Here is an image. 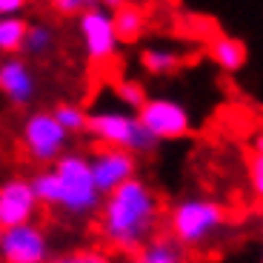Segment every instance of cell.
I'll return each mask as SVG.
<instances>
[{
    "instance_id": "cell-17",
    "label": "cell",
    "mask_w": 263,
    "mask_h": 263,
    "mask_svg": "<svg viewBox=\"0 0 263 263\" xmlns=\"http://www.w3.org/2000/svg\"><path fill=\"white\" fill-rule=\"evenodd\" d=\"M54 29L49 26V23H43V20H37V23H29L26 29V40H23V54H29V58H43V54H49L54 49Z\"/></svg>"
},
{
    "instance_id": "cell-19",
    "label": "cell",
    "mask_w": 263,
    "mask_h": 263,
    "mask_svg": "<svg viewBox=\"0 0 263 263\" xmlns=\"http://www.w3.org/2000/svg\"><path fill=\"white\" fill-rule=\"evenodd\" d=\"M115 98H118L120 106H126V112H138L149 95H146L143 83L138 78H120L115 83Z\"/></svg>"
},
{
    "instance_id": "cell-7",
    "label": "cell",
    "mask_w": 263,
    "mask_h": 263,
    "mask_svg": "<svg viewBox=\"0 0 263 263\" xmlns=\"http://www.w3.org/2000/svg\"><path fill=\"white\" fill-rule=\"evenodd\" d=\"M78 34H80V46H83L86 58L92 63H109L112 58H118L120 40L112 26V9L89 3L78 14Z\"/></svg>"
},
{
    "instance_id": "cell-14",
    "label": "cell",
    "mask_w": 263,
    "mask_h": 263,
    "mask_svg": "<svg viewBox=\"0 0 263 263\" xmlns=\"http://www.w3.org/2000/svg\"><path fill=\"white\" fill-rule=\"evenodd\" d=\"M183 63L178 49L172 46H163V43H155V46H146L140 52V66H143V72L152 74V78H169L175 74Z\"/></svg>"
},
{
    "instance_id": "cell-1",
    "label": "cell",
    "mask_w": 263,
    "mask_h": 263,
    "mask_svg": "<svg viewBox=\"0 0 263 263\" xmlns=\"http://www.w3.org/2000/svg\"><path fill=\"white\" fill-rule=\"evenodd\" d=\"M100 237L118 252L135 255L152 237L160 223V197L143 178H132L100 200Z\"/></svg>"
},
{
    "instance_id": "cell-5",
    "label": "cell",
    "mask_w": 263,
    "mask_h": 263,
    "mask_svg": "<svg viewBox=\"0 0 263 263\" xmlns=\"http://www.w3.org/2000/svg\"><path fill=\"white\" fill-rule=\"evenodd\" d=\"M20 143L26 149L29 160H34V163H40L46 169V166H52L54 160L69 152V135L58 126L52 112L34 109L20 123Z\"/></svg>"
},
{
    "instance_id": "cell-10",
    "label": "cell",
    "mask_w": 263,
    "mask_h": 263,
    "mask_svg": "<svg viewBox=\"0 0 263 263\" xmlns=\"http://www.w3.org/2000/svg\"><path fill=\"white\" fill-rule=\"evenodd\" d=\"M40 203L29 178H6L0 183V232L23 223H34Z\"/></svg>"
},
{
    "instance_id": "cell-9",
    "label": "cell",
    "mask_w": 263,
    "mask_h": 263,
    "mask_svg": "<svg viewBox=\"0 0 263 263\" xmlns=\"http://www.w3.org/2000/svg\"><path fill=\"white\" fill-rule=\"evenodd\" d=\"M86 160H89V172L100 195H109L118 186L129 183L132 178H138V158L123 149L98 146L92 155H86Z\"/></svg>"
},
{
    "instance_id": "cell-2",
    "label": "cell",
    "mask_w": 263,
    "mask_h": 263,
    "mask_svg": "<svg viewBox=\"0 0 263 263\" xmlns=\"http://www.w3.org/2000/svg\"><path fill=\"white\" fill-rule=\"evenodd\" d=\"M229 220V212L223 203H217L212 197H200V195H189L180 197L178 203L169 209V235L172 240L183 249H200L220 235V229Z\"/></svg>"
},
{
    "instance_id": "cell-11",
    "label": "cell",
    "mask_w": 263,
    "mask_h": 263,
    "mask_svg": "<svg viewBox=\"0 0 263 263\" xmlns=\"http://www.w3.org/2000/svg\"><path fill=\"white\" fill-rule=\"evenodd\" d=\"M40 92L34 69L20 58H3L0 60V95L14 106L34 103Z\"/></svg>"
},
{
    "instance_id": "cell-15",
    "label": "cell",
    "mask_w": 263,
    "mask_h": 263,
    "mask_svg": "<svg viewBox=\"0 0 263 263\" xmlns=\"http://www.w3.org/2000/svg\"><path fill=\"white\" fill-rule=\"evenodd\" d=\"M29 20L23 14L14 17H0V54L3 58H17L23 52V40H26Z\"/></svg>"
},
{
    "instance_id": "cell-22",
    "label": "cell",
    "mask_w": 263,
    "mask_h": 263,
    "mask_svg": "<svg viewBox=\"0 0 263 263\" xmlns=\"http://www.w3.org/2000/svg\"><path fill=\"white\" fill-rule=\"evenodd\" d=\"M246 172H249L252 195L260 197L263 195V140H260V135L255 138V149H252L249 160H246Z\"/></svg>"
},
{
    "instance_id": "cell-16",
    "label": "cell",
    "mask_w": 263,
    "mask_h": 263,
    "mask_svg": "<svg viewBox=\"0 0 263 263\" xmlns=\"http://www.w3.org/2000/svg\"><path fill=\"white\" fill-rule=\"evenodd\" d=\"M138 263H183V249L172 237H152L138 252Z\"/></svg>"
},
{
    "instance_id": "cell-20",
    "label": "cell",
    "mask_w": 263,
    "mask_h": 263,
    "mask_svg": "<svg viewBox=\"0 0 263 263\" xmlns=\"http://www.w3.org/2000/svg\"><path fill=\"white\" fill-rule=\"evenodd\" d=\"M29 183H32V192H34L40 206H52V209L58 206V180H54L52 166H46V169H40L37 175H32Z\"/></svg>"
},
{
    "instance_id": "cell-24",
    "label": "cell",
    "mask_w": 263,
    "mask_h": 263,
    "mask_svg": "<svg viewBox=\"0 0 263 263\" xmlns=\"http://www.w3.org/2000/svg\"><path fill=\"white\" fill-rule=\"evenodd\" d=\"M26 9L23 0H0V17H14Z\"/></svg>"
},
{
    "instance_id": "cell-6",
    "label": "cell",
    "mask_w": 263,
    "mask_h": 263,
    "mask_svg": "<svg viewBox=\"0 0 263 263\" xmlns=\"http://www.w3.org/2000/svg\"><path fill=\"white\" fill-rule=\"evenodd\" d=\"M135 115H138L143 132L155 143H160V140H180L192 132V112L186 109V103H180L175 98H163V95L146 98L143 106Z\"/></svg>"
},
{
    "instance_id": "cell-18",
    "label": "cell",
    "mask_w": 263,
    "mask_h": 263,
    "mask_svg": "<svg viewBox=\"0 0 263 263\" xmlns=\"http://www.w3.org/2000/svg\"><path fill=\"white\" fill-rule=\"evenodd\" d=\"M86 109L80 103H72V100H60L58 106L52 109V118L58 120V126L72 138L78 132H86Z\"/></svg>"
},
{
    "instance_id": "cell-3",
    "label": "cell",
    "mask_w": 263,
    "mask_h": 263,
    "mask_svg": "<svg viewBox=\"0 0 263 263\" xmlns=\"http://www.w3.org/2000/svg\"><path fill=\"white\" fill-rule=\"evenodd\" d=\"M54 180H58V206L54 209L66 212L72 217H86L98 212L103 195L98 192L89 172V160L83 152H66L63 158H58L52 163Z\"/></svg>"
},
{
    "instance_id": "cell-12",
    "label": "cell",
    "mask_w": 263,
    "mask_h": 263,
    "mask_svg": "<svg viewBox=\"0 0 263 263\" xmlns=\"http://www.w3.org/2000/svg\"><path fill=\"white\" fill-rule=\"evenodd\" d=\"M206 52H209L212 63L226 74L240 72L246 66V60H249V46L240 37H235V34H215L209 40V49Z\"/></svg>"
},
{
    "instance_id": "cell-21",
    "label": "cell",
    "mask_w": 263,
    "mask_h": 263,
    "mask_svg": "<svg viewBox=\"0 0 263 263\" xmlns=\"http://www.w3.org/2000/svg\"><path fill=\"white\" fill-rule=\"evenodd\" d=\"M49 263H115V257L106 249L86 246V249H69V252H60V255H52Z\"/></svg>"
},
{
    "instance_id": "cell-8",
    "label": "cell",
    "mask_w": 263,
    "mask_h": 263,
    "mask_svg": "<svg viewBox=\"0 0 263 263\" xmlns=\"http://www.w3.org/2000/svg\"><path fill=\"white\" fill-rule=\"evenodd\" d=\"M52 240L40 223H23L0 232V260L3 263H49Z\"/></svg>"
},
{
    "instance_id": "cell-13",
    "label": "cell",
    "mask_w": 263,
    "mask_h": 263,
    "mask_svg": "<svg viewBox=\"0 0 263 263\" xmlns=\"http://www.w3.org/2000/svg\"><path fill=\"white\" fill-rule=\"evenodd\" d=\"M112 26L120 43H135L146 32V14L135 3H118L112 6Z\"/></svg>"
},
{
    "instance_id": "cell-23",
    "label": "cell",
    "mask_w": 263,
    "mask_h": 263,
    "mask_svg": "<svg viewBox=\"0 0 263 263\" xmlns=\"http://www.w3.org/2000/svg\"><path fill=\"white\" fill-rule=\"evenodd\" d=\"M86 6H89L86 0H54L52 3V9H58L60 14H80Z\"/></svg>"
},
{
    "instance_id": "cell-4",
    "label": "cell",
    "mask_w": 263,
    "mask_h": 263,
    "mask_svg": "<svg viewBox=\"0 0 263 263\" xmlns=\"http://www.w3.org/2000/svg\"><path fill=\"white\" fill-rule=\"evenodd\" d=\"M86 132H89L100 146L123 149V152H129V155L152 152L158 146L143 132L138 115L126 112V109H115V106H100V109L86 115Z\"/></svg>"
}]
</instances>
